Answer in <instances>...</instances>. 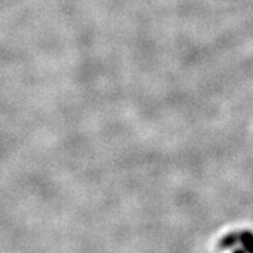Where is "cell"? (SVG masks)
<instances>
[{"mask_svg":"<svg viewBox=\"0 0 253 253\" xmlns=\"http://www.w3.org/2000/svg\"><path fill=\"white\" fill-rule=\"evenodd\" d=\"M239 241V234L237 233H231V234H228L226 237H224L218 243V248L220 250H230V248L235 247Z\"/></svg>","mask_w":253,"mask_h":253,"instance_id":"6da1fadb","label":"cell"},{"mask_svg":"<svg viewBox=\"0 0 253 253\" xmlns=\"http://www.w3.org/2000/svg\"><path fill=\"white\" fill-rule=\"evenodd\" d=\"M233 253H247V252H246V250H244V248H238V250H235Z\"/></svg>","mask_w":253,"mask_h":253,"instance_id":"3957f363","label":"cell"},{"mask_svg":"<svg viewBox=\"0 0 253 253\" xmlns=\"http://www.w3.org/2000/svg\"><path fill=\"white\" fill-rule=\"evenodd\" d=\"M239 241L247 253H253V233L243 231L239 234Z\"/></svg>","mask_w":253,"mask_h":253,"instance_id":"7a4b0ae2","label":"cell"}]
</instances>
